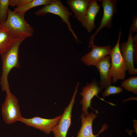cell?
Returning a JSON list of instances; mask_svg holds the SVG:
<instances>
[{
	"mask_svg": "<svg viewBox=\"0 0 137 137\" xmlns=\"http://www.w3.org/2000/svg\"><path fill=\"white\" fill-rule=\"evenodd\" d=\"M25 39L22 38L18 40L1 55L2 68L0 84L2 91H5L6 93L10 92L8 79L9 73L13 68H18L20 66L19 61V49L21 43Z\"/></svg>",
	"mask_w": 137,
	"mask_h": 137,
	"instance_id": "cell-1",
	"label": "cell"
},
{
	"mask_svg": "<svg viewBox=\"0 0 137 137\" xmlns=\"http://www.w3.org/2000/svg\"><path fill=\"white\" fill-rule=\"evenodd\" d=\"M121 86L125 89L137 94V77L132 76L122 82Z\"/></svg>",
	"mask_w": 137,
	"mask_h": 137,
	"instance_id": "cell-18",
	"label": "cell"
},
{
	"mask_svg": "<svg viewBox=\"0 0 137 137\" xmlns=\"http://www.w3.org/2000/svg\"><path fill=\"white\" fill-rule=\"evenodd\" d=\"M10 0H0V25L6 20Z\"/></svg>",
	"mask_w": 137,
	"mask_h": 137,
	"instance_id": "cell-19",
	"label": "cell"
},
{
	"mask_svg": "<svg viewBox=\"0 0 137 137\" xmlns=\"http://www.w3.org/2000/svg\"><path fill=\"white\" fill-rule=\"evenodd\" d=\"M91 51L82 56L81 61L86 65L95 66L106 56L110 55L112 48L111 45L100 46L94 44Z\"/></svg>",
	"mask_w": 137,
	"mask_h": 137,
	"instance_id": "cell-10",
	"label": "cell"
},
{
	"mask_svg": "<svg viewBox=\"0 0 137 137\" xmlns=\"http://www.w3.org/2000/svg\"><path fill=\"white\" fill-rule=\"evenodd\" d=\"M137 32V15L133 16L132 18V22L129 29V32L132 34Z\"/></svg>",
	"mask_w": 137,
	"mask_h": 137,
	"instance_id": "cell-22",
	"label": "cell"
},
{
	"mask_svg": "<svg viewBox=\"0 0 137 137\" xmlns=\"http://www.w3.org/2000/svg\"><path fill=\"white\" fill-rule=\"evenodd\" d=\"M31 0H10V5L18 7L23 6L27 4Z\"/></svg>",
	"mask_w": 137,
	"mask_h": 137,
	"instance_id": "cell-21",
	"label": "cell"
},
{
	"mask_svg": "<svg viewBox=\"0 0 137 137\" xmlns=\"http://www.w3.org/2000/svg\"><path fill=\"white\" fill-rule=\"evenodd\" d=\"M20 39L14 37L5 28H0V55L6 51Z\"/></svg>",
	"mask_w": 137,
	"mask_h": 137,
	"instance_id": "cell-16",
	"label": "cell"
},
{
	"mask_svg": "<svg viewBox=\"0 0 137 137\" xmlns=\"http://www.w3.org/2000/svg\"><path fill=\"white\" fill-rule=\"evenodd\" d=\"M97 117L96 114L92 112L85 115L82 113L80 116L81 126L76 137H97L100 133L105 130L108 127L107 126L106 124L104 125L97 134H94L92 123L94 119Z\"/></svg>",
	"mask_w": 137,
	"mask_h": 137,
	"instance_id": "cell-12",
	"label": "cell"
},
{
	"mask_svg": "<svg viewBox=\"0 0 137 137\" xmlns=\"http://www.w3.org/2000/svg\"><path fill=\"white\" fill-rule=\"evenodd\" d=\"M119 48L129 73L131 75H136L137 74V69L135 68L134 65L133 42L132 34L129 32L127 41L121 43Z\"/></svg>",
	"mask_w": 137,
	"mask_h": 137,
	"instance_id": "cell-11",
	"label": "cell"
},
{
	"mask_svg": "<svg viewBox=\"0 0 137 137\" xmlns=\"http://www.w3.org/2000/svg\"><path fill=\"white\" fill-rule=\"evenodd\" d=\"M122 32L119 30L118 38L115 46L111 50L110 56L111 60L109 74L114 83L119 80H123L125 77L127 70L126 63L121 54L119 48V42Z\"/></svg>",
	"mask_w": 137,
	"mask_h": 137,
	"instance_id": "cell-3",
	"label": "cell"
},
{
	"mask_svg": "<svg viewBox=\"0 0 137 137\" xmlns=\"http://www.w3.org/2000/svg\"><path fill=\"white\" fill-rule=\"evenodd\" d=\"M101 3L103 13L99 26L95 32L90 37L89 42V47H92L94 44V38L98 33L103 28H109L112 27V21L113 15L117 12L116 0H98Z\"/></svg>",
	"mask_w": 137,
	"mask_h": 137,
	"instance_id": "cell-6",
	"label": "cell"
},
{
	"mask_svg": "<svg viewBox=\"0 0 137 137\" xmlns=\"http://www.w3.org/2000/svg\"><path fill=\"white\" fill-rule=\"evenodd\" d=\"M1 112L3 120L8 124L19 121L22 117L18 100L11 92L6 93L5 101L2 107Z\"/></svg>",
	"mask_w": 137,
	"mask_h": 137,
	"instance_id": "cell-5",
	"label": "cell"
},
{
	"mask_svg": "<svg viewBox=\"0 0 137 137\" xmlns=\"http://www.w3.org/2000/svg\"><path fill=\"white\" fill-rule=\"evenodd\" d=\"M90 0H68L67 4L77 20L82 23L85 16Z\"/></svg>",
	"mask_w": 137,
	"mask_h": 137,
	"instance_id": "cell-15",
	"label": "cell"
},
{
	"mask_svg": "<svg viewBox=\"0 0 137 137\" xmlns=\"http://www.w3.org/2000/svg\"><path fill=\"white\" fill-rule=\"evenodd\" d=\"M79 84L77 83L69 104L65 108L59 122L52 131L54 134V137H66L68 130L71 124L72 110Z\"/></svg>",
	"mask_w": 137,
	"mask_h": 137,
	"instance_id": "cell-7",
	"label": "cell"
},
{
	"mask_svg": "<svg viewBox=\"0 0 137 137\" xmlns=\"http://www.w3.org/2000/svg\"><path fill=\"white\" fill-rule=\"evenodd\" d=\"M61 115L53 118L47 119L36 116L30 118L22 117L20 121L27 126L39 129L45 133L49 134L59 122Z\"/></svg>",
	"mask_w": 137,
	"mask_h": 137,
	"instance_id": "cell-8",
	"label": "cell"
},
{
	"mask_svg": "<svg viewBox=\"0 0 137 137\" xmlns=\"http://www.w3.org/2000/svg\"><path fill=\"white\" fill-rule=\"evenodd\" d=\"M97 1L90 0L84 18L81 23L89 32H91L95 27V20L101 7Z\"/></svg>",
	"mask_w": 137,
	"mask_h": 137,
	"instance_id": "cell-14",
	"label": "cell"
},
{
	"mask_svg": "<svg viewBox=\"0 0 137 137\" xmlns=\"http://www.w3.org/2000/svg\"><path fill=\"white\" fill-rule=\"evenodd\" d=\"M123 89L121 87L109 85L102 93L103 97H105L112 94H118L123 91Z\"/></svg>",
	"mask_w": 137,
	"mask_h": 137,
	"instance_id": "cell-20",
	"label": "cell"
},
{
	"mask_svg": "<svg viewBox=\"0 0 137 137\" xmlns=\"http://www.w3.org/2000/svg\"><path fill=\"white\" fill-rule=\"evenodd\" d=\"M101 90L102 89L99 85V83L97 82L95 80L92 81L82 87V91L80 93V94L82 96V99L81 101L80 104L82 105V113L85 115L89 113L88 109L89 107L93 109L91 106V100L95 96L101 100L109 104V102H107L103 99L99 97L98 94L101 92Z\"/></svg>",
	"mask_w": 137,
	"mask_h": 137,
	"instance_id": "cell-9",
	"label": "cell"
},
{
	"mask_svg": "<svg viewBox=\"0 0 137 137\" xmlns=\"http://www.w3.org/2000/svg\"><path fill=\"white\" fill-rule=\"evenodd\" d=\"M137 43H133V60L134 62L137 64Z\"/></svg>",
	"mask_w": 137,
	"mask_h": 137,
	"instance_id": "cell-23",
	"label": "cell"
},
{
	"mask_svg": "<svg viewBox=\"0 0 137 137\" xmlns=\"http://www.w3.org/2000/svg\"><path fill=\"white\" fill-rule=\"evenodd\" d=\"M48 13L53 14L59 16L62 21L67 25L69 30L74 38L76 43H78L80 42L72 29L69 20L70 16L72 15V13L60 1L53 0L50 4L44 6L35 13L36 15L39 16L45 15Z\"/></svg>",
	"mask_w": 137,
	"mask_h": 137,
	"instance_id": "cell-4",
	"label": "cell"
},
{
	"mask_svg": "<svg viewBox=\"0 0 137 137\" xmlns=\"http://www.w3.org/2000/svg\"><path fill=\"white\" fill-rule=\"evenodd\" d=\"M24 15L9 9L7 18L3 23L0 25V28H5L13 36L18 39L32 37L34 29L25 20Z\"/></svg>",
	"mask_w": 137,
	"mask_h": 137,
	"instance_id": "cell-2",
	"label": "cell"
},
{
	"mask_svg": "<svg viewBox=\"0 0 137 137\" xmlns=\"http://www.w3.org/2000/svg\"><path fill=\"white\" fill-rule=\"evenodd\" d=\"M53 0H31L30 2L23 6L16 7L13 11L15 12H20L25 14L28 10L36 7L48 4Z\"/></svg>",
	"mask_w": 137,
	"mask_h": 137,
	"instance_id": "cell-17",
	"label": "cell"
},
{
	"mask_svg": "<svg viewBox=\"0 0 137 137\" xmlns=\"http://www.w3.org/2000/svg\"><path fill=\"white\" fill-rule=\"evenodd\" d=\"M110 61V56L107 55L101 59L95 66L100 73V81L99 83L102 89L111 85L112 78L109 74L111 65Z\"/></svg>",
	"mask_w": 137,
	"mask_h": 137,
	"instance_id": "cell-13",
	"label": "cell"
}]
</instances>
